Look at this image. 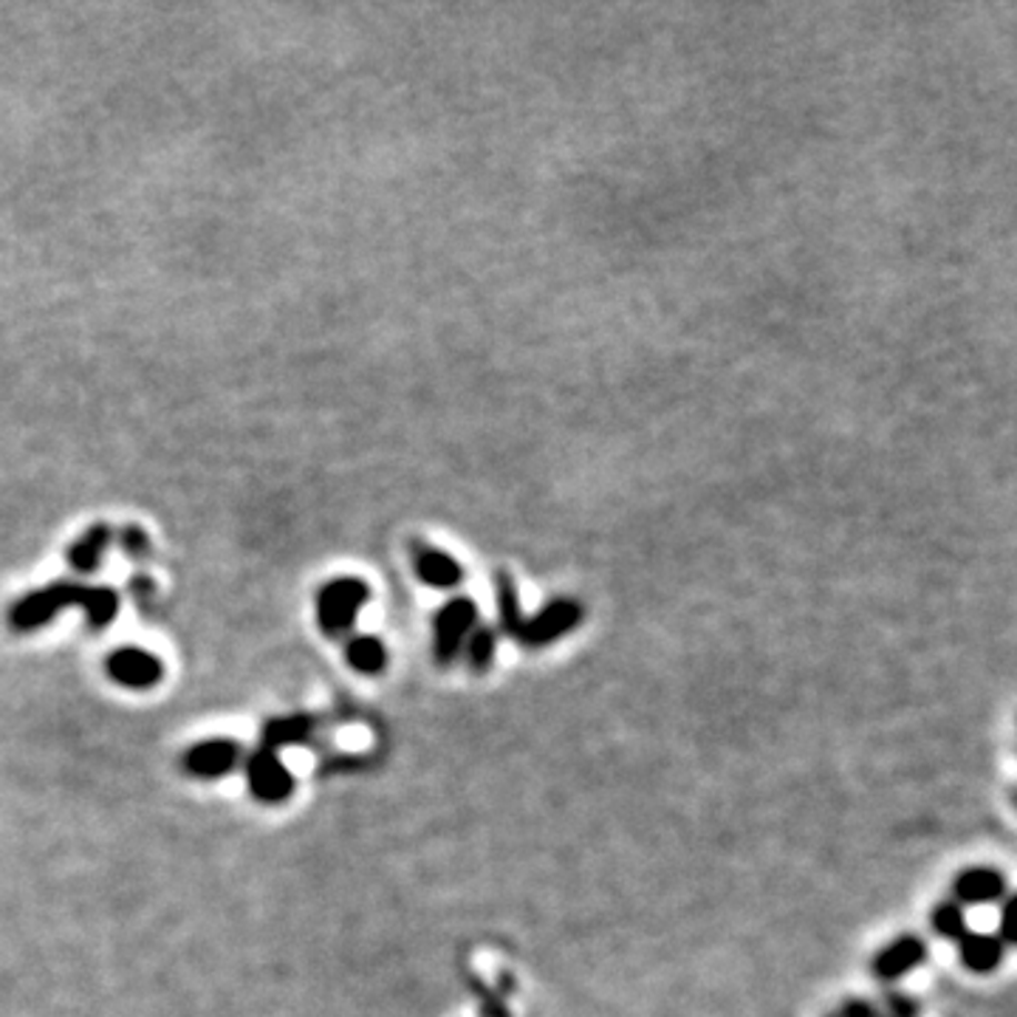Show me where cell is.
I'll list each match as a JSON object with an SVG mask.
<instances>
[{
	"label": "cell",
	"instance_id": "11",
	"mask_svg": "<svg viewBox=\"0 0 1017 1017\" xmlns=\"http://www.w3.org/2000/svg\"><path fill=\"white\" fill-rule=\"evenodd\" d=\"M320 729L316 715L309 713H289V715H274L266 724L261 726V746L263 749H289V746H303Z\"/></svg>",
	"mask_w": 1017,
	"mask_h": 1017
},
{
	"label": "cell",
	"instance_id": "24",
	"mask_svg": "<svg viewBox=\"0 0 1017 1017\" xmlns=\"http://www.w3.org/2000/svg\"><path fill=\"white\" fill-rule=\"evenodd\" d=\"M882 1017H887V1015H882Z\"/></svg>",
	"mask_w": 1017,
	"mask_h": 1017
},
{
	"label": "cell",
	"instance_id": "5",
	"mask_svg": "<svg viewBox=\"0 0 1017 1017\" xmlns=\"http://www.w3.org/2000/svg\"><path fill=\"white\" fill-rule=\"evenodd\" d=\"M585 608L580 605L577 600H571V596H557V600L546 602L537 614L526 616L521 625V633L515 636V642H521L523 647H548L554 642L565 640L571 633L577 631L583 625Z\"/></svg>",
	"mask_w": 1017,
	"mask_h": 1017
},
{
	"label": "cell",
	"instance_id": "4",
	"mask_svg": "<svg viewBox=\"0 0 1017 1017\" xmlns=\"http://www.w3.org/2000/svg\"><path fill=\"white\" fill-rule=\"evenodd\" d=\"M243 775H246L249 794L263 806H283L298 792V777L285 766L280 752L263 749V746L243 755Z\"/></svg>",
	"mask_w": 1017,
	"mask_h": 1017
},
{
	"label": "cell",
	"instance_id": "23",
	"mask_svg": "<svg viewBox=\"0 0 1017 1017\" xmlns=\"http://www.w3.org/2000/svg\"><path fill=\"white\" fill-rule=\"evenodd\" d=\"M131 594L137 602H148L150 596L155 594V583L150 577H144V574H139V577L131 580Z\"/></svg>",
	"mask_w": 1017,
	"mask_h": 1017
},
{
	"label": "cell",
	"instance_id": "16",
	"mask_svg": "<svg viewBox=\"0 0 1017 1017\" xmlns=\"http://www.w3.org/2000/svg\"><path fill=\"white\" fill-rule=\"evenodd\" d=\"M495 605H497V622H501V631L508 633L512 640H515L517 633H521L523 620V605H521V594H517L515 580L508 577V571H497L495 574Z\"/></svg>",
	"mask_w": 1017,
	"mask_h": 1017
},
{
	"label": "cell",
	"instance_id": "19",
	"mask_svg": "<svg viewBox=\"0 0 1017 1017\" xmlns=\"http://www.w3.org/2000/svg\"><path fill=\"white\" fill-rule=\"evenodd\" d=\"M113 543H119V548L131 560H137V563L150 557V534L142 526H137V523L119 526L117 534H113Z\"/></svg>",
	"mask_w": 1017,
	"mask_h": 1017
},
{
	"label": "cell",
	"instance_id": "3",
	"mask_svg": "<svg viewBox=\"0 0 1017 1017\" xmlns=\"http://www.w3.org/2000/svg\"><path fill=\"white\" fill-rule=\"evenodd\" d=\"M481 625L479 602L470 596H453L433 616V662L439 667H453L464 653L470 633Z\"/></svg>",
	"mask_w": 1017,
	"mask_h": 1017
},
{
	"label": "cell",
	"instance_id": "13",
	"mask_svg": "<svg viewBox=\"0 0 1017 1017\" xmlns=\"http://www.w3.org/2000/svg\"><path fill=\"white\" fill-rule=\"evenodd\" d=\"M958 956H961L964 969L975 975H989L1000 967L1006 956V944L1000 942L998 933H973L958 942Z\"/></svg>",
	"mask_w": 1017,
	"mask_h": 1017
},
{
	"label": "cell",
	"instance_id": "15",
	"mask_svg": "<svg viewBox=\"0 0 1017 1017\" xmlns=\"http://www.w3.org/2000/svg\"><path fill=\"white\" fill-rule=\"evenodd\" d=\"M80 608L91 631H105L108 625L117 622L119 608H122V596L111 585H85L80 596Z\"/></svg>",
	"mask_w": 1017,
	"mask_h": 1017
},
{
	"label": "cell",
	"instance_id": "18",
	"mask_svg": "<svg viewBox=\"0 0 1017 1017\" xmlns=\"http://www.w3.org/2000/svg\"><path fill=\"white\" fill-rule=\"evenodd\" d=\"M930 922H933V930H936V936L947 938V942H961V938L969 933L967 913H964V907L956 905L953 899L942 902V905L933 910Z\"/></svg>",
	"mask_w": 1017,
	"mask_h": 1017
},
{
	"label": "cell",
	"instance_id": "12",
	"mask_svg": "<svg viewBox=\"0 0 1017 1017\" xmlns=\"http://www.w3.org/2000/svg\"><path fill=\"white\" fill-rule=\"evenodd\" d=\"M113 534H117V528H113L111 523H91V526L66 548V560H69L71 568L80 571V574H93V571L100 568L108 548L113 546Z\"/></svg>",
	"mask_w": 1017,
	"mask_h": 1017
},
{
	"label": "cell",
	"instance_id": "7",
	"mask_svg": "<svg viewBox=\"0 0 1017 1017\" xmlns=\"http://www.w3.org/2000/svg\"><path fill=\"white\" fill-rule=\"evenodd\" d=\"M105 676L124 689H153L164 682V662L144 647H117L105 656Z\"/></svg>",
	"mask_w": 1017,
	"mask_h": 1017
},
{
	"label": "cell",
	"instance_id": "10",
	"mask_svg": "<svg viewBox=\"0 0 1017 1017\" xmlns=\"http://www.w3.org/2000/svg\"><path fill=\"white\" fill-rule=\"evenodd\" d=\"M953 896L956 905H995V902L1006 899V876L998 868L989 865H975V868L961 870L953 882Z\"/></svg>",
	"mask_w": 1017,
	"mask_h": 1017
},
{
	"label": "cell",
	"instance_id": "6",
	"mask_svg": "<svg viewBox=\"0 0 1017 1017\" xmlns=\"http://www.w3.org/2000/svg\"><path fill=\"white\" fill-rule=\"evenodd\" d=\"M243 763V746L235 738H204L187 746L181 772L195 781H221Z\"/></svg>",
	"mask_w": 1017,
	"mask_h": 1017
},
{
	"label": "cell",
	"instance_id": "22",
	"mask_svg": "<svg viewBox=\"0 0 1017 1017\" xmlns=\"http://www.w3.org/2000/svg\"><path fill=\"white\" fill-rule=\"evenodd\" d=\"M1015 896H1006L1004 902H1000V933H998V938L1000 942L1006 944V947H1009L1011 944V938H1015Z\"/></svg>",
	"mask_w": 1017,
	"mask_h": 1017
},
{
	"label": "cell",
	"instance_id": "17",
	"mask_svg": "<svg viewBox=\"0 0 1017 1017\" xmlns=\"http://www.w3.org/2000/svg\"><path fill=\"white\" fill-rule=\"evenodd\" d=\"M497 642H501V633L492 625H479L470 633L461 658H464L466 671H470L472 676H484V673H490V667L495 664L497 656Z\"/></svg>",
	"mask_w": 1017,
	"mask_h": 1017
},
{
	"label": "cell",
	"instance_id": "21",
	"mask_svg": "<svg viewBox=\"0 0 1017 1017\" xmlns=\"http://www.w3.org/2000/svg\"><path fill=\"white\" fill-rule=\"evenodd\" d=\"M832 1017H882V1006L870 1004V1000H863V998H854V1000H845V1004L837 1009V1015H832Z\"/></svg>",
	"mask_w": 1017,
	"mask_h": 1017
},
{
	"label": "cell",
	"instance_id": "2",
	"mask_svg": "<svg viewBox=\"0 0 1017 1017\" xmlns=\"http://www.w3.org/2000/svg\"><path fill=\"white\" fill-rule=\"evenodd\" d=\"M82 588L85 585L71 583V580H54V583L29 591V594L12 602L7 616L9 627L14 633H34L40 627L51 625L62 611H69L71 605H80Z\"/></svg>",
	"mask_w": 1017,
	"mask_h": 1017
},
{
	"label": "cell",
	"instance_id": "20",
	"mask_svg": "<svg viewBox=\"0 0 1017 1017\" xmlns=\"http://www.w3.org/2000/svg\"><path fill=\"white\" fill-rule=\"evenodd\" d=\"M918 1009H922V1006H918V1000H913L910 995L890 993V995H887L885 1006H882V1015H887V1017H918Z\"/></svg>",
	"mask_w": 1017,
	"mask_h": 1017
},
{
	"label": "cell",
	"instance_id": "8",
	"mask_svg": "<svg viewBox=\"0 0 1017 1017\" xmlns=\"http://www.w3.org/2000/svg\"><path fill=\"white\" fill-rule=\"evenodd\" d=\"M413 571L427 588L435 591H453L464 583V565L453 554L441 552L422 540L413 543Z\"/></svg>",
	"mask_w": 1017,
	"mask_h": 1017
},
{
	"label": "cell",
	"instance_id": "1",
	"mask_svg": "<svg viewBox=\"0 0 1017 1017\" xmlns=\"http://www.w3.org/2000/svg\"><path fill=\"white\" fill-rule=\"evenodd\" d=\"M367 602H371V585L362 577L329 580L314 596L316 625L329 640H345Z\"/></svg>",
	"mask_w": 1017,
	"mask_h": 1017
},
{
	"label": "cell",
	"instance_id": "9",
	"mask_svg": "<svg viewBox=\"0 0 1017 1017\" xmlns=\"http://www.w3.org/2000/svg\"><path fill=\"white\" fill-rule=\"evenodd\" d=\"M927 961V944L918 936H899L874 956V975L879 980H902Z\"/></svg>",
	"mask_w": 1017,
	"mask_h": 1017
},
{
	"label": "cell",
	"instance_id": "14",
	"mask_svg": "<svg viewBox=\"0 0 1017 1017\" xmlns=\"http://www.w3.org/2000/svg\"><path fill=\"white\" fill-rule=\"evenodd\" d=\"M387 645L371 633H354L345 640V662L360 676H379L387 671Z\"/></svg>",
	"mask_w": 1017,
	"mask_h": 1017
}]
</instances>
